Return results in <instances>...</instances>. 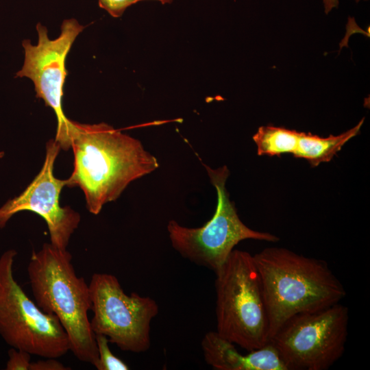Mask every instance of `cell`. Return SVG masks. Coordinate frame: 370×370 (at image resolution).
<instances>
[{
    "mask_svg": "<svg viewBox=\"0 0 370 370\" xmlns=\"http://www.w3.org/2000/svg\"><path fill=\"white\" fill-rule=\"evenodd\" d=\"M349 309L337 303L295 314L270 338L288 370H326L343 354Z\"/></svg>",
    "mask_w": 370,
    "mask_h": 370,
    "instance_id": "52a82bcc",
    "label": "cell"
},
{
    "mask_svg": "<svg viewBox=\"0 0 370 370\" xmlns=\"http://www.w3.org/2000/svg\"><path fill=\"white\" fill-rule=\"evenodd\" d=\"M31 354L27 352L12 347L8 351L9 359L7 361V370H29Z\"/></svg>",
    "mask_w": 370,
    "mask_h": 370,
    "instance_id": "2e32d148",
    "label": "cell"
},
{
    "mask_svg": "<svg viewBox=\"0 0 370 370\" xmlns=\"http://www.w3.org/2000/svg\"><path fill=\"white\" fill-rule=\"evenodd\" d=\"M60 149L54 139L47 143L45 158L40 172L18 196L8 200L0 208V229L15 214L30 211L45 221L50 243L58 249H66L81 218L70 206L60 205V195L66 182L54 176L53 166Z\"/></svg>",
    "mask_w": 370,
    "mask_h": 370,
    "instance_id": "30bf717a",
    "label": "cell"
},
{
    "mask_svg": "<svg viewBox=\"0 0 370 370\" xmlns=\"http://www.w3.org/2000/svg\"><path fill=\"white\" fill-rule=\"evenodd\" d=\"M365 119L352 129L337 136L326 138L310 133L299 132L297 146L293 154L297 158L306 159L312 166L330 162L343 145L360 132Z\"/></svg>",
    "mask_w": 370,
    "mask_h": 370,
    "instance_id": "7c38bea8",
    "label": "cell"
},
{
    "mask_svg": "<svg viewBox=\"0 0 370 370\" xmlns=\"http://www.w3.org/2000/svg\"><path fill=\"white\" fill-rule=\"evenodd\" d=\"M201 349L206 362L217 370H288L271 342L243 355L235 344L212 331L203 337Z\"/></svg>",
    "mask_w": 370,
    "mask_h": 370,
    "instance_id": "8fae6325",
    "label": "cell"
},
{
    "mask_svg": "<svg viewBox=\"0 0 370 370\" xmlns=\"http://www.w3.org/2000/svg\"><path fill=\"white\" fill-rule=\"evenodd\" d=\"M88 286L93 333L106 336L122 351H147L151 321L159 311L156 301L136 293L127 295L116 276L109 273H94Z\"/></svg>",
    "mask_w": 370,
    "mask_h": 370,
    "instance_id": "ba28073f",
    "label": "cell"
},
{
    "mask_svg": "<svg viewBox=\"0 0 370 370\" xmlns=\"http://www.w3.org/2000/svg\"><path fill=\"white\" fill-rule=\"evenodd\" d=\"M267 312L269 337L293 316L339 303L346 291L328 264L283 247L256 254Z\"/></svg>",
    "mask_w": 370,
    "mask_h": 370,
    "instance_id": "7a4b0ae2",
    "label": "cell"
},
{
    "mask_svg": "<svg viewBox=\"0 0 370 370\" xmlns=\"http://www.w3.org/2000/svg\"><path fill=\"white\" fill-rule=\"evenodd\" d=\"M84 27L75 18L65 19L61 25L60 34L52 40L49 37L47 27L37 23L38 43L35 45L29 40H23L24 62L15 76L30 79L34 83L36 97L42 99L45 106L54 111L57 119L54 140L64 150L71 148V119L65 116L62 109L64 86L68 74L66 59Z\"/></svg>",
    "mask_w": 370,
    "mask_h": 370,
    "instance_id": "9c48e42d",
    "label": "cell"
},
{
    "mask_svg": "<svg viewBox=\"0 0 370 370\" xmlns=\"http://www.w3.org/2000/svg\"><path fill=\"white\" fill-rule=\"evenodd\" d=\"M356 1L358 2L359 0ZM323 4L325 12V14H328L332 8L337 7L338 0H323Z\"/></svg>",
    "mask_w": 370,
    "mask_h": 370,
    "instance_id": "ac0fdd59",
    "label": "cell"
},
{
    "mask_svg": "<svg viewBox=\"0 0 370 370\" xmlns=\"http://www.w3.org/2000/svg\"><path fill=\"white\" fill-rule=\"evenodd\" d=\"M98 351V359L95 367L97 370H127L128 365L114 356L108 345V338L103 334H95Z\"/></svg>",
    "mask_w": 370,
    "mask_h": 370,
    "instance_id": "5bb4252c",
    "label": "cell"
},
{
    "mask_svg": "<svg viewBox=\"0 0 370 370\" xmlns=\"http://www.w3.org/2000/svg\"><path fill=\"white\" fill-rule=\"evenodd\" d=\"M214 273L216 332L248 352L265 345L268 317L254 256L234 249Z\"/></svg>",
    "mask_w": 370,
    "mask_h": 370,
    "instance_id": "277c9868",
    "label": "cell"
},
{
    "mask_svg": "<svg viewBox=\"0 0 370 370\" xmlns=\"http://www.w3.org/2000/svg\"><path fill=\"white\" fill-rule=\"evenodd\" d=\"M4 156V152L0 151V159L2 158Z\"/></svg>",
    "mask_w": 370,
    "mask_h": 370,
    "instance_id": "d6986e66",
    "label": "cell"
},
{
    "mask_svg": "<svg viewBox=\"0 0 370 370\" xmlns=\"http://www.w3.org/2000/svg\"><path fill=\"white\" fill-rule=\"evenodd\" d=\"M66 249L51 243L34 251L27 266L35 303L45 312L54 314L69 339L70 351L80 361L94 365L98 351L88 312L91 308L89 286L78 277Z\"/></svg>",
    "mask_w": 370,
    "mask_h": 370,
    "instance_id": "3957f363",
    "label": "cell"
},
{
    "mask_svg": "<svg viewBox=\"0 0 370 370\" xmlns=\"http://www.w3.org/2000/svg\"><path fill=\"white\" fill-rule=\"evenodd\" d=\"M71 369L65 366L56 358H46L45 360H39L32 362L29 370H68Z\"/></svg>",
    "mask_w": 370,
    "mask_h": 370,
    "instance_id": "e0dca14e",
    "label": "cell"
},
{
    "mask_svg": "<svg viewBox=\"0 0 370 370\" xmlns=\"http://www.w3.org/2000/svg\"><path fill=\"white\" fill-rule=\"evenodd\" d=\"M16 255L9 249L0 256V336L11 347L60 358L70 351L67 334L56 316L43 312L15 280Z\"/></svg>",
    "mask_w": 370,
    "mask_h": 370,
    "instance_id": "8992f818",
    "label": "cell"
},
{
    "mask_svg": "<svg viewBox=\"0 0 370 370\" xmlns=\"http://www.w3.org/2000/svg\"><path fill=\"white\" fill-rule=\"evenodd\" d=\"M69 138L74 163L66 186L79 187L87 209L95 215L103 205L115 201L132 182L159 166L156 158L140 140L105 123L71 120Z\"/></svg>",
    "mask_w": 370,
    "mask_h": 370,
    "instance_id": "6da1fadb",
    "label": "cell"
},
{
    "mask_svg": "<svg viewBox=\"0 0 370 370\" xmlns=\"http://www.w3.org/2000/svg\"><path fill=\"white\" fill-rule=\"evenodd\" d=\"M146 0H98L99 5L105 10L110 15L114 18H119L130 6L139 1ZM158 1L162 4L170 3L173 0H153Z\"/></svg>",
    "mask_w": 370,
    "mask_h": 370,
    "instance_id": "9a60e30c",
    "label": "cell"
},
{
    "mask_svg": "<svg viewBox=\"0 0 370 370\" xmlns=\"http://www.w3.org/2000/svg\"><path fill=\"white\" fill-rule=\"evenodd\" d=\"M299 132L273 125L261 126L253 136L259 156L293 154L296 150Z\"/></svg>",
    "mask_w": 370,
    "mask_h": 370,
    "instance_id": "4fadbf2b",
    "label": "cell"
},
{
    "mask_svg": "<svg viewBox=\"0 0 370 370\" xmlns=\"http://www.w3.org/2000/svg\"><path fill=\"white\" fill-rule=\"evenodd\" d=\"M204 166L217 195L214 215L203 226L196 228L184 227L171 220L167 231L173 247L183 258L215 272L239 242L254 239L274 243L279 238L254 230L240 219L225 188L230 175L225 165L217 169Z\"/></svg>",
    "mask_w": 370,
    "mask_h": 370,
    "instance_id": "5b68a950",
    "label": "cell"
}]
</instances>
